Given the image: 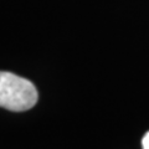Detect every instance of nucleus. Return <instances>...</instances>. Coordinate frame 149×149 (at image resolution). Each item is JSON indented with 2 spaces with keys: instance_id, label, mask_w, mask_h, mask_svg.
<instances>
[{
  "instance_id": "f257e3e1",
  "label": "nucleus",
  "mask_w": 149,
  "mask_h": 149,
  "mask_svg": "<svg viewBox=\"0 0 149 149\" xmlns=\"http://www.w3.org/2000/svg\"><path fill=\"white\" fill-rule=\"evenodd\" d=\"M39 100L37 90L31 81L15 73L0 71V107L13 112L32 108Z\"/></svg>"
},
{
  "instance_id": "f03ea898",
  "label": "nucleus",
  "mask_w": 149,
  "mask_h": 149,
  "mask_svg": "<svg viewBox=\"0 0 149 149\" xmlns=\"http://www.w3.org/2000/svg\"><path fill=\"white\" fill-rule=\"evenodd\" d=\"M142 147L143 149H149V132L146 133V136L142 139Z\"/></svg>"
}]
</instances>
